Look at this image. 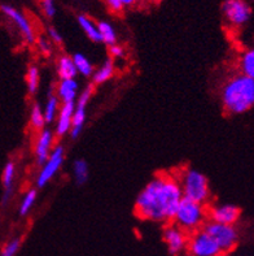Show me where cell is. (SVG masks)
I'll return each mask as SVG.
<instances>
[{
	"label": "cell",
	"mask_w": 254,
	"mask_h": 256,
	"mask_svg": "<svg viewBox=\"0 0 254 256\" xmlns=\"http://www.w3.org/2000/svg\"><path fill=\"white\" fill-rule=\"evenodd\" d=\"M109 55L113 58H125V50L116 43V44L109 46Z\"/></svg>",
	"instance_id": "obj_30"
},
{
	"label": "cell",
	"mask_w": 254,
	"mask_h": 256,
	"mask_svg": "<svg viewBox=\"0 0 254 256\" xmlns=\"http://www.w3.org/2000/svg\"><path fill=\"white\" fill-rule=\"evenodd\" d=\"M57 74L60 80H70V78H75L77 76V70H75L74 62L70 56H61L57 60Z\"/></svg>",
	"instance_id": "obj_18"
},
{
	"label": "cell",
	"mask_w": 254,
	"mask_h": 256,
	"mask_svg": "<svg viewBox=\"0 0 254 256\" xmlns=\"http://www.w3.org/2000/svg\"><path fill=\"white\" fill-rule=\"evenodd\" d=\"M97 29L100 32V38H101V42H104L108 46H113L117 43V32L114 30L112 25L109 22H105V21H100L97 24Z\"/></svg>",
	"instance_id": "obj_22"
},
{
	"label": "cell",
	"mask_w": 254,
	"mask_h": 256,
	"mask_svg": "<svg viewBox=\"0 0 254 256\" xmlns=\"http://www.w3.org/2000/svg\"><path fill=\"white\" fill-rule=\"evenodd\" d=\"M203 229L216 240V244H218L223 254L231 252L238 246L240 234H239L236 225H226L206 221Z\"/></svg>",
	"instance_id": "obj_5"
},
{
	"label": "cell",
	"mask_w": 254,
	"mask_h": 256,
	"mask_svg": "<svg viewBox=\"0 0 254 256\" xmlns=\"http://www.w3.org/2000/svg\"><path fill=\"white\" fill-rule=\"evenodd\" d=\"M73 174H74L75 182L78 185L86 184L87 180H88V176H90V169H88V164H87L86 160H75L74 164H73Z\"/></svg>",
	"instance_id": "obj_24"
},
{
	"label": "cell",
	"mask_w": 254,
	"mask_h": 256,
	"mask_svg": "<svg viewBox=\"0 0 254 256\" xmlns=\"http://www.w3.org/2000/svg\"><path fill=\"white\" fill-rule=\"evenodd\" d=\"M30 125H31L32 129L38 130V132L44 129L45 120L44 114H43V108L40 107V104H32L31 110H30Z\"/></svg>",
	"instance_id": "obj_25"
},
{
	"label": "cell",
	"mask_w": 254,
	"mask_h": 256,
	"mask_svg": "<svg viewBox=\"0 0 254 256\" xmlns=\"http://www.w3.org/2000/svg\"><path fill=\"white\" fill-rule=\"evenodd\" d=\"M78 90H79V84L75 78L70 80H60L57 84V92L56 96L61 103H75V99L78 96Z\"/></svg>",
	"instance_id": "obj_15"
},
{
	"label": "cell",
	"mask_w": 254,
	"mask_h": 256,
	"mask_svg": "<svg viewBox=\"0 0 254 256\" xmlns=\"http://www.w3.org/2000/svg\"><path fill=\"white\" fill-rule=\"evenodd\" d=\"M19 247H21V240L19 238H13L3 247V250L0 251V256H16Z\"/></svg>",
	"instance_id": "obj_28"
},
{
	"label": "cell",
	"mask_w": 254,
	"mask_h": 256,
	"mask_svg": "<svg viewBox=\"0 0 254 256\" xmlns=\"http://www.w3.org/2000/svg\"><path fill=\"white\" fill-rule=\"evenodd\" d=\"M222 12L229 24L234 26L245 25L252 16V8L244 0H226Z\"/></svg>",
	"instance_id": "obj_8"
},
{
	"label": "cell",
	"mask_w": 254,
	"mask_h": 256,
	"mask_svg": "<svg viewBox=\"0 0 254 256\" xmlns=\"http://www.w3.org/2000/svg\"><path fill=\"white\" fill-rule=\"evenodd\" d=\"M39 81H40V73L36 65H30L26 73V84H27V91L29 94L34 95L38 91Z\"/></svg>",
	"instance_id": "obj_27"
},
{
	"label": "cell",
	"mask_w": 254,
	"mask_h": 256,
	"mask_svg": "<svg viewBox=\"0 0 254 256\" xmlns=\"http://www.w3.org/2000/svg\"><path fill=\"white\" fill-rule=\"evenodd\" d=\"M48 36L52 42H55L56 44H61L62 43V36L55 28H48Z\"/></svg>",
	"instance_id": "obj_32"
},
{
	"label": "cell",
	"mask_w": 254,
	"mask_h": 256,
	"mask_svg": "<svg viewBox=\"0 0 254 256\" xmlns=\"http://www.w3.org/2000/svg\"><path fill=\"white\" fill-rule=\"evenodd\" d=\"M86 108L87 107H84V106L75 104L74 114H73V118H71L70 132H69L71 140H77L78 136H81L82 130H83L84 126V122H86Z\"/></svg>",
	"instance_id": "obj_16"
},
{
	"label": "cell",
	"mask_w": 254,
	"mask_h": 256,
	"mask_svg": "<svg viewBox=\"0 0 254 256\" xmlns=\"http://www.w3.org/2000/svg\"><path fill=\"white\" fill-rule=\"evenodd\" d=\"M105 3L113 12H121L123 8L121 0H105Z\"/></svg>",
	"instance_id": "obj_33"
},
{
	"label": "cell",
	"mask_w": 254,
	"mask_h": 256,
	"mask_svg": "<svg viewBox=\"0 0 254 256\" xmlns=\"http://www.w3.org/2000/svg\"><path fill=\"white\" fill-rule=\"evenodd\" d=\"M65 159V150L62 146H55L53 150L49 154L48 159L45 160V162L42 166V169L39 172L38 177H36V186L38 188H44L49 181H51L60 168L62 166V162Z\"/></svg>",
	"instance_id": "obj_7"
},
{
	"label": "cell",
	"mask_w": 254,
	"mask_h": 256,
	"mask_svg": "<svg viewBox=\"0 0 254 256\" xmlns=\"http://www.w3.org/2000/svg\"><path fill=\"white\" fill-rule=\"evenodd\" d=\"M74 103H61L58 110L57 117H56L55 134L57 136H65L70 132L71 118L74 114Z\"/></svg>",
	"instance_id": "obj_13"
},
{
	"label": "cell",
	"mask_w": 254,
	"mask_h": 256,
	"mask_svg": "<svg viewBox=\"0 0 254 256\" xmlns=\"http://www.w3.org/2000/svg\"><path fill=\"white\" fill-rule=\"evenodd\" d=\"M53 143H55L53 132L48 129H43L39 132L35 140V146H34V155L39 166H43L45 160L48 159L49 154L53 150Z\"/></svg>",
	"instance_id": "obj_12"
},
{
	"label": "cell",
	"mask_w": 254,
	"mask_h": 256,
	"mask_svg": "<svg viewBox=\"0 0 254 256\" xmlns=\"http://www.w3.org/2000/svg\"><path fill=\"white\" fill-rule=\"evenodd\" d=\"M175 178L178 180L183 198L208 204L210 199L209 181L200 170L193 168L183 169L179 174L175 176Z\"/></svg>",
	"instance_id": "obj_3"
},
{
	"label": "cell",
	"mask_w": 254,
	"mask_h": 256,
	"mask_svg": "<svg viewBox=\"0 0 254 256\" xmlns=\"http://www.w3.org/2000/svg\"><path fill=\"white\" fill-rule=\"evenodd\" d=\"M61 102L58 100V98L56 94H49L48 99L44 104V110H43V114H44L45 124H51L56 120L57 117L58 110H60Z\"/></svg>",
	"instance_id": "obj_20"
},
{
	"label": "cell",
	"mask_w": 254,
	"mask_h": 256,
	"mask_svg": "<svg viewBox=\"0 0 254 256\" xmlns=\"http://www.w3.org/2000/svg\"><path fill=\"white\" fill-rule=\"evenodd\" d=\"M147 2H153V3H157V2H160V0H147Z\"/></svg>",
	"instance_id": "obj_35"
},
{
	"label": "cell",
	"mask_w": 254,
	"mask_h": 256,
	"mask_svg": "<svg viewBox=\"0 0 254 256\" xmlns=\"http://www.w3.org/2000/svg\"><path fill=\"white\" fill-rule=\"evenodd\" d=\"M222 104L231 114L248 112L254 104V78L239 74L226 82L222 88Z\"/></svg>",
	"instance_id": "obj_2"
},
{
	"label": "cell",
	"mask_w": 254,
	"mask_h": 256,
	"mask_svg": "<svg viewBox=\"0 0 254 256\" xmlns=\"http://www.w3.org/2000/svg\"><path fill=\"white\" fill-rule=\"evenodd\" d=\"M36 198H38V192H36L35 188H30V190H27V192H25L22 200L19 203L18 208V212L21 216H26V214L31 211V208L35 204Z\"/></svg>",
	"instance_id": "obj_26"
},
{
	"label": "cell",
	"mask_w": 254,
	"mask_h": 256,
	"mask_svg": "<svg viewBox=\"0 0 254 256\" xmlns=\"http://www.w3.org/2000/svg\"><path fill=\"white\" fill-rule=\"evenodd\" d=\"M71 58H73V62H74L77 74H81L83 77H92L95 68H93L92 62L83 54H74L71 56Z\"/></svg>",
	"instance_id": "obj_19"
},
{
	"label": "cell",
	"mask_w": 254,
	"mask_h": 256,
	"mask_svg": "<svg viewBox=\"0 0 254 256\" xmlns=\"http://www.w3.org/2000/svg\"><path fill=\"white\" fill-rule=\"evenodd\" d=\"M0 10H1V12H3L14 25H16V28L19 30L21 36H23V39H25L26 42L30 43V44H32V43L35 42V32H34V29H32L31 24H30V21L27 20V17H26L22 12H19L18 10L14 8V6H6V4L0 6Z\"/></svg>",
	"instance_id": "obj_9"
},
{
	"label": "cell",
	"mask_w": 254,
	"mask_h": 256,
	"mask_svg": "<svg viewBox=\"0 0 254 256\" xmlns=\"http://www.w3.org/2000/svg\"><path fill=\"white\" fill-rule=\"evenodd\" d=\"M187 251L191 256H222L223 252L204 229L193 232L188 237Z\"/></svg>",
	"instance_id": "obj_6"
},
{
	"label": "cell",
	"mask_w": 254,
	"mask_h": 256,
	"mask_svg": "<svg viewBox=\"0 0 254 256\" xmlns=\"http://www.w3.org/2000/svg\"><path fill=\"white\" fill-rule=\"evenodd\" d=\"M183 195L175 176L160 173L145 185L135 202V212L143 220L171 221Z\"/></svg>",
	"instance_id": "obj_1"
},
{
	"label": "cell",
	"mask_w": 254,
	"mask_h": 256,
	"mask_svg": "<svg viewBox=\"0 0 254 256\" xmlns=\"http://www.w3.org/2000/svg\"><path fill=\"white\" fill-rule=\"evenodd\" d=\"M36 44H38V48L40 50V52H43L45 55H49V52H51V46H49V42L47 39L39 38Z\"/></svg>",
	"instance_id": "obj_31"
},
{
	"label": "cell",
	"mask_w": 254,
	"mask_h": 256,
	"mask_svg": "<svg viewBox=\"0 0 254 256\" xmlns=\"http://www.w3.org/2000/svg\"><path fill=\"white\" fill-rule=\"evenodd\" d=\"M173 220L175 221L174 225H177L182 230L186 233H193L203 229L205 225L208 220V208L205 204L182 198Z\"/></svg>",
	"instance_id": "obj_4"
},
{
	"label": "cell",
	"mask_w": 254,
	"mask_h": 256,
	"mask_svg": "<svg viewBox=\"0 0 254 256\" xmlns=\"http://www.w3.org/2000/svg\"><path fill=\"white\" fill-rule=\"evenodd\" d=\"M42 10L44 13L45 16L48 17V18H52V17H55L56 14V6H55V0H42Z\"/></svg>",
	"instance_id": "obj_29"
},
{
	"label": "cell",
	"mask_w": 254,
	"mask_h": 256,
	"mask_svg": "<svg viewBox=\"0 0 254 256\" xmlns=\"http://www.w3.org/2000/svg\"><path fill=\"white\" fill-rule=\"evenodd\" d=\"M121 2H122L123 6H134L138 0H121Z\"/></svg>",
	"instance_id": "obj_34"
},
{
	"label": "cell",
	"mask_w": 254,
	"mask_h": 256,
	"mask_svg": "<svg viewBox=\"0 0 254 256\" xmlns=\"http://www.w3.org/2000/svg\"><path fill=\"white\" fill-rule=\"evenodd\" d=\"M16 164L13 162H8L3 168V174H1V185H3V198L1 203L4 206L10 200L13 195V188H14V181H16Z\"/></svg>",
	"instance_id": "obj_14"
},
{
	"label": "cell",
	"mask_w": 254,
	"mask_h": 256,
	"mask_svg": "<svg viewBox=\"0 0 254 256\" xmlns=\"http://www.w3.org/2000/svg\"><path fill=\"white\" fill-rule=\"evenodd\" d=\"M78 24H79V26H81L82 30L84 32V34H86L92 42H101L99 29H97V24L93 22L90 17L82 14V16L78 17Z\"/></svg>",
	"instance_id": "obj_21"
},
{
	"label": "cell",
	"mask_w": 254,
	"mask_h": 256,
	"mask_svg": "<svg viewBox=\"0 0 254 256\" xmlns=\"http://www.w3.org/2000/svg\"><path fill=\"white\" fill-rule=\"evenodd\" d=\"M239 68L242 70L243 76L249 78H254V51L248 50L240 58Z\"/></svg>",
	"instance_id": "obj_23"
},
{
	"label": "cell",
	"mask_w": 254,
	"mask_h": 256,
	"mask_svg": "<svg viewBox=\"0 0 254 256\" xmlns=\"http://www.w3.org/2000/svg\"><path fill=\"white\" fill-rule=\"evenodd\" d=\"M242 216L240 208L234 204H217L208 210V218L213 222L236 225Z\"/></svg>",
	"instance_id": "obj_11"
},
{
	"label": "cell",
	"mask_w": 254,
	"mask_h": 256,
	"mask_svg": "<svg viewBox=\"0 0 254 256\" xmlns=\"http://www.w3.org/2000/svg\"><path fill=\"white\" fill-rule=\"evenodd\" d=\"M114 72H116V65H114L112 58H108V60H105V62H103V65H101L97 70L93 72V84H105L106 81H109L110 78L114 76Z\"/></svg>",
	"instance_id": "obj_17"
},
{
	"label": "cell",
	"mask_w": 254,
	"mask_h": 256,
	"mask_svg": "<svg viewBox=\"0 0 254 256\" xmlns=\"http://www.w3.org/2000/svg\"><path fill=\"white\" fill-rule=\"evenodd\" d=\"M164 240L168 246L169 254L178 256L187 250L188 244V234L182 230L177 225H169L164 230Z\"/></svg>",
	"instance_id": "obj_10"
}]
</instances>
